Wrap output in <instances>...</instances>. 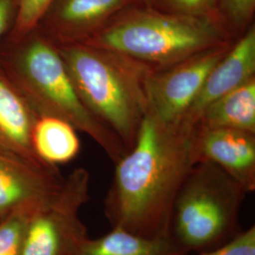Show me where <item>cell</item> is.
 I'll return each mask as SVG.
<instances>
[{
    "instance_id": "2",
    "label": "cell",
    "mask_w": 255,
    "mask_h": 255,
    "mask_svg": "<svg viewBox=\"0 0 255 255\" xmlns=\"http://www.w3.org/2000/svg\"><path fill=\"white\" fill-rule=\"evenodd\" d=\"M57 47L85 106L128 152L147 110L145 82L151 69L89 43Z\"/></svg>"
},
{
    "instance_id": "6",
    "label": "cell",
    "mask_w": 255,
    "mask_h": 255,
    "mask_svg": "<svg viewBox=\"0 0 255 255\" xmlns=\"http://www.w3.org/2000/svg\"><path fill=\"white\" fill-rule=\"evenodd\" d=\"M90 174L75 168L54 198L32 216L21 255H80L89 238L81 210L90 199Z\"/></svg>"
},
{
    "instance_id": "13",
    "label": "cell",
    "mask_w": 255,
    "mask_h": 255,
    "mask_svg": "<svg viewBox=\"0 0 255 255\" xmlns=\"http://www.w3.org/2000/svg\"><path fill=\"white\" fill-rule=\"evenodd\" d=\"M197 126L255 133V77L208 105L202 111Z\"/></svg>"
},
{
    "instance_id": "17",
    "label": "cell",
    "mask_w": 255,
    "mask_h": 255,
    "mask_svg": "<svg viewBox=\"0 0 255 255\" xmlns=\"http://www.w3.org/2000/svg\"><path fill=\"white\" fill-rule=\"evenodd\" d=\"M220 24L236 40L254 24L255 0H218Z\"/></svg>"
},
{
    "instance_id": "3",
    "label": "cell",
    "mask_w": 255,
    "mask_h": 255,
    "mask_svg": "<svg viewBox=\"0 0 255 255\" xmlns=\"http://www.w3.org/2000/svg\"><path fill=\"white\" fill-rule=\"evenodd\" d=\"M234 41L217 19L167 13L132 4L83 43L160 70Z\"/></svg>"
},
{
    "instance_id": "21",
    "label": "cell",
    "mask_w": 255,
    "mask_h": 255,
    "mask_svg": "<svg viewBox=\"0 0 255 255\" xmlns=\"http://www.w3.org/2000/svg\"><path fill=\"white\" fill-rule=\"evenodd\" d=\"M15 13V0H0V38L6 32Z\"/></svg>"
},
{
    "instance_id": "20",
    "label": "cell",
    "mask_w": 255,
    "mask_h": 255,
    "mask_svg": "<svg viewBox=\"0 0 255 255\" xmlns=\"http://www.w3.org/2000/svg\"><path fill=\"white\" fill-rule=\"evenodd\" d=\"M198 255H255V226L239 232L223 245Z\"/></svg>"
},
{
    "instance_id": "4",
    "label": "cell",
    "mask_w": 255,
    "mask_h": 255,
    "mask_svg": "<svg viewBox=\"0 0 255 255\" xmlns=\"http://www.w3.org/2000/svg\"><path fill=\"white\" fill-rule=\"evenodd\" d=\"M13 42L18 47L0 67L37 117L66 121L92 138L117 164L127 149L85 106L58 47L37 29Z\"/></svg>"
},
{
    "instance_id": "5",
    "label": "cell",
    "mask_w": 255,
    "mask_h": 255,
    "mask_svg": "<svg viewBox=\"0 0 255 255\" xmlns=\"http://www.w3.org/2000/svg\"><path fill=\"white\" fill-rule=\"evenodd\" d=\"M247 194L218 165L199 162L174 202L170 237L186 254L223 245L239 233V214Z\"/></svg>"
},
{
    "instance_id": "8",
    "label": "cell",
    "mask_w": 255,
    "mask_h": 255,
    "mask_svg": "<svg viewBox=\"0 0 255 255\" xmlns=\"http://www.w3.org/2000/svg\"><path fill=\"white\" fill-rule=\"evenodd\" d=\"M135 1L55 0L37 27L55 46L83 43Z\"/></svg>"
},
{
    "instance_id": "16",
    "label": "cell",
    "mask_w": 255,
    "mask_h": 255,
    "mask_svg": "<svg viewBox=\"0 0 255 255\" xmlns=\"http://www.w3.org/2000/svg\"><path fill=\"white\" fill-rule=\"evenodd\" d=\"M40 209L24 207L0 219V255H21L28 222Z\"/></svg>"
},
{
    "instance_id": "18",
    "label": "cell",
    "mask_w": 255,
    "mask_h": 255,
    "mask_svg": "<svg viewBox=\"0 0 255 255\" xmlns=\"http://www.w3.org/2000/svg\"><path fill=\"white\" fill-rule=\"evenodd\" d=\"M147 8L167 13L219 20L218 0H140Z\"/></svg>"
},
{
    "instance_id": "14",
    "label": "cell",
    "mask_w": 255,
    "mask_h": 255,
    "mask_svg": "<svg viewBox=\"0 0 255 255\" xmlns=\"http://www.w3.org/2000/svg\"><path fill=\"white\" fill-rule=\"evenodd\" d=\"M171 237H146L119 227L83 244L80 255H186Z\"/></svg>"
},
{
    "instance_id": "11",
    "label": "cell",
    "mask_w": 255,
    "mask_h": 255,
    "mask_svg": "<svg viewBox=\"0 0 255 255\" xmlns=\"http://www.w3.org/2000/svg\"><path fill=\"white\" fill-rule=\"evenodd\" d=\"M255 77V23L234 41L228 52L214 66L201 91L182 118L197 125L199 118L211 103Z\"/></svg>"
},
{
    "instance_id": "15",
    "label": "cell",
    "mask_w": 255,
    "mask_h": 255,
    "mask_svg": "<svg viewBox=\"0 0 255 255\" xmlns=\"http://www.w3.org/2000/svg\"><path fill=\"white\" fill-rule=\"evenodd\" d=\"M32 147L45 164L57 166L74 160L81 150L77 129L63 119L39 117L32 131Z\"/></svg>"
},
{
    "instance_id": "10",
    "label": "cell",
    "mask_w": 255,
    "mask_h": 255,
    "mask_svg": "<svg viewBox=\"0 0 255 255\" xmlns=\"http://www.w3.org/2000/svg\"><path fill=\"white\" fill-rule=\"evenodd\" d=\"M197 152L199 162L218 165L247 193L255 191V133L198 127Z\"/></svg>"
},
{
    "instance_id": "12",
    "label": "cell",
    "mask_w": 255,
    "mask_h": 255,
    "mask_svg": "<svg viewBox=\"0 0 255 255\" xmlns=\"http://www.w3.org/2000/svg\"><path fill=\"white\" fill-rule=\"evenodd\" d=\"M37 119L36 114L0 67V151L30 164H46L37 157L32 147Z\"/></svg>"
},
{
    "instance_id": "1",
    "label": "cell",
    "mask_w": 255,
    "mask_h": 255,
    "mask_svg": "<svg viewBox=\"0 0 255 255\" xmlns=\"http://www.w3.org/2000/svg\"><path fill=\"white\" fill-rule=\"evenodd\" d=\"M197 125L164 121L146 110L136 140L116 165L104 201L113 227L146 237H170L177 195L199 163Z\"/></svg>"
},
{
    "instance_id": "9",
    "label": "cell",
    "mask_w": 255,
    "mask_h": 255,
    "mask_svg": "<svg viewBox=\"0 0 255 255\" xmlns=\"http://www.w3.org/2000/svg\"><path fill=\"white\" fill-rule=\"evenodd\" d=\"M64 181L57 166L30 164L0 151V219L20 208H42Z\"/></svg>"
},
{
    "instance_id": "7",
    "label": "cell",
    "mask_w": 255,
    "mask_h": 255,
    "mask_svg": "<svg viewBox=\"0 0 255 255\" xmlns=\"http://www.w3.org/2000/svg\"><path fill=\"white\" fill-rule=\"evenodd\" d=\"M233 43L211 47L164 69L151 70L145 82L147 110L164 121L182 120L211 70Z\"/></svg>"
},
{
    "instance_id": "19",
    "label": "cell",
    "mask_w": 255,
    "mask_h": 255,
    "mask_svg": "<svg viewBox=\"0 0 255 255\" xmlns=\"http://www.w3.org/2000/svg\"><path fill=\"white\" fill-rule=\"evenodd\" d=\"M55 0H15L14 23L11 37L18 41L36 29Z\"/></svg>"
}]
</instances>
